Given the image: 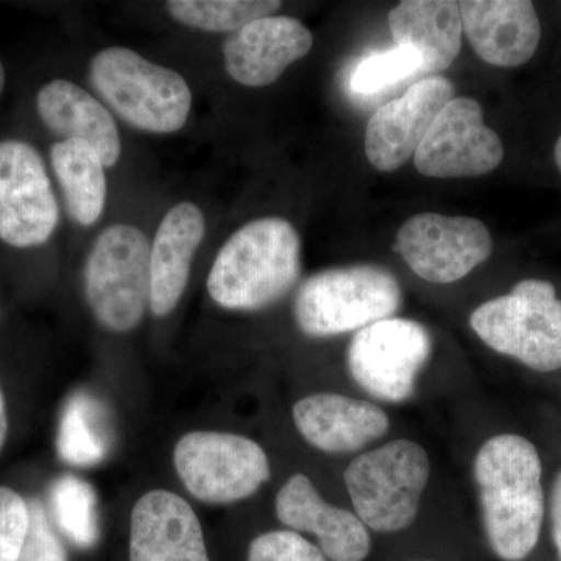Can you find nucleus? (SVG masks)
Listing matches in <instances>:
<instances>
[{"label": "nucleus", "instance_id": "nucleus-1", "mask_svg": "<svg viewBox=\"0 0 561 561\" xmlns=\"http://www.w3.org/2000/svg\"><path fill=\"white\" fill-rule=\"evenodd\" d=\"M472 474L491 551L502 561L526 560L545 522L542 465L534 443L518 434L494 435L476 454Z\"/></svg>", "mask_w": 561, "mask_h": 561}, {"label": "nucleus", "instance_id": "nucleus-2", "mask_svg": "<svg viewBox=\"0 0 561 561\" xmlns=\"http://www.w3.org/2000/svg\"><path fill=\"white\" fill-rule=\"evenodd\" d=\"M301 273V241L290 221H249L224 243L206 289L220 308L257 312L283 300Z\"/></svg>", "mask_w": 561, "mask_h": 561}, {"label": "nucleus", "instance_id": "nucleus-3", "mask_svg": "<svg viewBox=\"0 0 561 561\" xmlns=\"http://www.w3.org/2000/svg\"><path fill=\"white\" fill-rule=\"evenodd\" d=\"M92 88L122 121L140 131L171 135L190 119L192 92L181 73L127 47H106L90 65Z\"/></svg>", "mask_w": 561, "mask_h": 561}, {"label": "nucleus", "instance_id": "nucleus-4", "mask_svg": "<svg viewBox=\"0 0 561 561\" xmlns=\"http://www.w3.org/2000/svg\"><path fill=\"white\" fill-rule=\"evenodd\" d=\"M401 300L393 273L357 264L328 268L306 279L295 295L294 316L302 334L328 339L391 319Z\"/></svg>", "mask_w": 561, "mask_h": 561}, {"label": "nucleus", "instance_id": "nucleus-5", "mask_svg": "<svg viewBox=\"0 0 561 561\" xmlns=\"http://www.w3.org/2000/svg\"><path fill=\"white\" fill-rule=\"evenodd\" d=\"M431 476L426 449L412 440H393L360 454L343 474L354 513L367 529L394 534L419 515Z\"/></svg>", "mask_w": 561, "mask_h": 561}, {"label": "nucleus", "instance_id": "nucleus-6", "mask_svg": "<svg viewBox=\"0 0 561 561\" xmlns=\"http://www.w3.org/2000/svg\"><path fill=\"white\" fill-rule=\"evenodd\" d=\"M470 324L489 348L531 370L561 368V300L548 280H519L511 294L479 306Z\"/></svg>", "mask_w": 561, "mask_h": 561}, {"label": "nucleus", "instance_id": "nucleus-7", "mask_svg": "<svg viewBox=\"0 0 561 561\" xmlns=\"http://www.w3.org/2000/svg\"><path fill=\"white\" fill-rule=\"evenodd\" d=\"M84 297L105 330L139 327L150 301V245L133 225L117 224L95 239L83 271Z\"/></svg>", "mask_w": 561, "mask_h": 561}, {"label": "nucleus", "instance_id": "nucleus-8", "mask_svg": "<svg viewBox=\"0 0 561 561\" xmlns=\"http://www.w3.org/2000/svg\"><path fill=\"white\" fill-rule=\"evenodd\" d=\"M173 467L191 496L209 505L249 500L272 476L260 443L231 432L183 435L173 449Z\"/></svg>", "mask_w": 561, "mask_h": 561}, {"label": "nucleus", "instance_id": "nucleus-9", "mask_svg": "<svg viewBox=\"0 0 561 561\" xmlns=\"http://www.w3.org/2000/svg\"><path fill=\"white\" fill-rule=\"evenodd\" d=\"M431 353V334L419 321L379 320L354 334L346 350V367L370 397L400 404L415 393Z\"/></svg>", "mask_w": 561, "mask_h": 561}, {"label": "nucleus", "instance_id": "nucleus-10", "mask_svg": "<svg viewBox=\"0 0 561 561\" xmlns=\"http://www.w3.org/2000/svg\"><path fill=\"white\" fill-rule=\"evenodd\" d=\"M60 208L46 164L24 140L0 142V239L16 249L46 243L57 230Z\"/></svg>", "mask_w": 561, "mask_h": 561}, {"label": "nucleus", "instance_id": "nucleus-11", "mask_svg": "<svg viewBox=\"0 0 561 561\" xmlns=\"http://www.w3.org/2000/svg\"><path fill=\"white\" fill-rule=\"evenodd\" d=\"M397 239L409 268L432 284L465 278L493 251L490 231L472 217L419 214L402 225Z\"/></svg>", "mask_w": 561, "mask_h": 561}, {"label": "nucleus", "instance_id": "nucleus-12", "mask_svg": "<svg viewBox=\"0 0 561 561\" xmlns=\"http://www.w3.org/2000/svg\"><path fill=\"white\" fill-rule=\"evenodd\" d=\"M504 160L496 131L483 124L481 103L454 98L432 122L413 162L430 179H471L493 172Z\"/></svg>", "mask_w": 561, "mask_h": 561}, {"label": "nucleus", "instance_id": "nucleus-13", "mask_svg": "<svg viewBox=\"0 0 561 561\" xmlns=\"http://www.w3.org/2000/svg\"><path fill=\"white\" fill-rule=\"evenodd\" d=\"M454 92L451 80L427 77L401 98L379 106L365 131V154L373 168L394 172L415 157L432 122L453 101Z\"/></svg>", "mask_w": 561, "mask_h": 561}, {"label": "nucleus", "instance_id": "nucleus-14", "mask_svg": "<svg viewBox=\"0 0 561 561\" xmlns=\"http://www.w3.org/2000/svg\"><path fill=\"white\" fill-rule=\"evenodd\" d=\"M276 516L289 530L312 534L331 561H365L371 551L367 526L356 513L335 507L321 497L308 476H290L275 500Z\"/></svg>", "mask_w": 561, "mask_h": 561}, {"label": "nucleus", "instance_id": "nucleus-15", "mask_svg": "<svg viewBox=\"0 0 561 561\" xmlns=\"http://www.w3.org/2000/svg\"><path fill=\"white\" fill-rule=\"evenodd\" d=\"M312 46V33L301 21L290 16L261 18L225 41V69L243 87H268L290 65L305 58Z\"/></svg>", "mask_w": 561, "mask_h": 561}, {"label": "nucleus", "instance_id": "nucleus-16", "mask_svg": "<svg viewBox=\"0 0 561 561\" xmlns=\"http://www.w3.org/2000/svg\"><path fill=\"white\" fill-rule=\"evenodd\" d=\"M130 561H210L194 508L172 491L142 494L131 511Z\"/></svg>", "mask_w": 561, "mask_h": 561}, {"label": "nucleus", "instance_id": "nucleus-17", "mask_svg": "<svg viewBox=\"0 0 561 561\" xmlns=\"http://www.w3.org/2000/svg\"><path fill=\"white\" fill-rule=\"evenodd\" d=\"M463 32L481 60L497 68H516L534 57L541 24L529 0H463Z\"/></svg>", "mask_w": 561, "mask_h": 561}, {"label": "nucleus", "instance_id": "nucleus-18", "mask_svg": "<svg viewBox=\"0 0 561 561\" xmlns=\"http://www.w3.org/2000/svg\"><path fill=\"white\" fill-rule=\"evenodd\" d=\"M298 434L327 454L360 451L390 430L389 415L373 402L339 393H316L291 409Z\"/></svg>", "mask_w": 561, "mask_h": 561}, {"label": "nucleus", "instance_id": "nucleus-19", "mask_svg": "<svg viewBox=\"0 0 561 561\" xmlns=\"http://www.w3.org/2000/svg\"><path fill=\"white\" fill-rule=\"evenodd\" d=\"M206 232L203 210L191 202L165 214L150 245V311L168 317L186 290L192 261Z\"/></svg>", "mask_w": 561, "mask_h": 561}, {"label": "nucleus", "instance_id": "nucleus-20", "mask_svg": "<svg viewBox=\"0 0 561 561\" xmlns=\"http://www.w3.org/2000/svg\"><path fill=\"white\" fill-rule=\"evenodd\" d=\"M43 124L62 140H83L101 154L105 168L121 158L119 128L110 111L94 95L69 80L44 84L36 95Z\"/></svg>", "mask_w": 561, "mask_h": 561}, {"label": "nucleus", "instance_id": "nucleus-21", "mask_svg": "<svg viewBox=\"0 0 561 561\" xmlns=\"http://www.w3.org/2000/svg\"><path fill=\"white\" fill-rule=\"evenodd\" d=\"M397 46L421 58V73L434 77L448 69L461 49V14L454 0H405L389 13Z\"/></svg>", "mask_w": 561, "mask_h": 561}, {"label": "nucleus", "instance_id": "nucleus-22", "mask_svg": "<svg viewBox=\"0 0 561 561\" xmlns=\"http://www.w3.org/2000/svg\"><path fill=\"white\" fill-rule=\"evenodd\" d=\"M50 162L70 219L91 227L101 219L106 203V168L101 154L83 140H60L51 147Z\"/></svg>", "mask_w": 561, "mask_h": 561}, {"label": "nucleus", "instance_id": "nucleus-23", "mask_svg": "<svg viewBox=\"0 0 561 561\" xmlns=\"http://www.w3.org/2000/svg\"><path fill=\"white\" fill-rule=\"evenodd\" d=\"M58 454L76 467L101 463L110 453V432L99 402L90 393H76L62 409Z\"/></svg>", "mask_w": 561, "mask_h": 561}, {"label": "nucleus", "instance_id": "nucleus-24", "mask_svg": "<svg viewBox=\"0 0 561 561\" xmlns=\"http://www.w3.org/2000/svg\"><path fill=\"white\" fill-rule=\"evenodd\" d=\"M50 505L58 529L72 545L79 549L98 545L101 535L98 494L90 483L77 476H61L51 483Z\"/></svg>", "mask_w": 561, "mask_h": 561}, {"label": "nucleus", "instance_id": "nucleus-25", "mask_svg": "<svg viewBox=\"0 0 561 561\" xmlns=\"http://www.w3.org/2000/svg\"><path fill=\"white\" fill-rule=\"evenodd\" d=\"M280 2L275 0H171L168 11L186 27L197 31L238 32L250 22L273 16Z\"/></svg>", "mask_w": 561, "mask_h": 561}, {"label": "nucleus", "instance_id": "nucleus-26", "mask_svg": "<svg viewBox=\"0 0 561 561\" xmlns=\"http://www.w3.org/2000/svg\"><path fill=\"white\" fill-rule=\"evenodd\" d=\"M421 58L415 51L394 46L362 60L351 76V88L357 94H373L421 73Z\"/></svg>", "mask_w": 561, "mask_h": 561}, {"label": "nucleus", "instance_id": "nucleus-27", "mask_svg": "<svg viewBox=\"0 0 561 561\" xmlns=\"http://www.w3.org/2000/svg\"><path fill=\"white\" fill-rule=\"evenodd\" d=\"M247 561H328L319 546L294 530L265 531L250 542Z\"/></svg>", "mask_w": 561, "mask_h": 561}, {"label": "nucleus", "instance_id": "nucleus-28", "mask_svg": "<svg viewBox=\"0 0 561 561\" xmlns=\"http://www.w3.org/2000/svg\"><path fill=\"white\" fill-rule=\"evenodd\" d=\"M18 561H69L68 549L38 500L28 501L27 534Z\"/></svg>", "mask_w": 561, "mask_h": 561}, {"label": "nucleus", "instance_id": "nucleus-29", "mask_svg": "<svg viewBox=\"0 0 561 561\" xmlns=\"http://www.w3.org/2000/svg\"><path fill=\"white\" fill-rule=\"evenodd\" d=\"M28 527V502L9 486H0V561L20 560Z\"/></svg>", "mask_w": 561, "mask_h": 561}, {"label": "nucleus", "instance_id": "nucleus-30", "mask_svg": "<svg viewBox=\"0 0 561 561\" xmlns=\"http://www.w3.org/2000/svg\"><path fill=\"white\" fill-rule=\"evenodd\" d=\"M551 527L553 545L561 561V470L553 481L551 494Z\"/></svg>", "mask_w": 561, "mask_h": 561}, {"label": "nucleus", "instance_id": "nucleus-31", "mask_svg": "<svg viewBox=\"0 0 561 561\" xmlns=\"http://www.w3.org/2000/svg\"><path fill=\"white\" fill-rule=\"evenodd\" d=\"M7 435H9V415H7L5 398H3V391L0 389V453L5 446Z\"/></svg>", "mask_w": 561, "mask_h": 561}, {"label": "nucleus", "instance_id": "nucleus-32", "mask_svg": "<svg viewBox=\"0 0 561 561\" xmlns=\"http://www.w3.org/2000/svg\"><path fill=\"white\" fill-rule=\"evenodd\" d=\"M556 162L557 165H559L560 172H561V136L559 140H557L556 144Z\"/></svg>", "mask_w": 561, "mask_h": 561}, {"label": "nucleus", "instance_id": "nucleus-33", "mask_svg": "<svg viewBox=\"0 0 561 561\" xmlns=\"http://www.w3.org/2000/svg\"><path fill=\"white\" fill-rule=\"evenodd\" d=\"M3 88H5V69H3L2 61H0V95H2Z\"/></svg>", "mask_w": 561, "mask_h": 561}]
</instances>
